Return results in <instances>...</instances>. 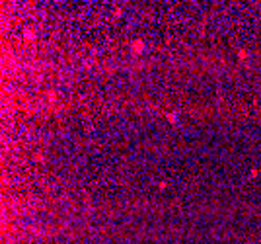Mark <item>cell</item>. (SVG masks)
Wrapping results in <instances>:
<instances>
[{"instance_id": "cell-4", "label": "cell", "mask_w": 261, "mask_h": 244, "mask_svg": "<svg viewBox=\"0 0 261 244\" xmlns=\"http://www.w3.org/2000/svg\"><path fill=\"white\" fill-rule=\"evenodd\" d=\"M257 174H259V170H257V168H253V170H252V172H249V178H255Z\"/></svg>"}, {"instance_id": "cell-5", "label": "cell", "mask_w": 261, "mask_h": 244, "mask_svg": "<svg viewBox=\"0 0 261 244\" xmlns=\"http://www.w3.org/2000/svg\"><path fill=\"white\" fill-rule=\"evenodd\" d=\"M238 57H240V59H244V57H247V53H246V51H244V49H242V51L238 53Z\"/></svg>"}, {"instance_id": "cell-3", "label": "cell", "mask_w": 261, "mask_h": 244, "mask_svg": "<svg viewBox=\"0 0 261 244\" xmlns=\"http://www.w3.org/2000/svg\"><path fill=\"white\" fill-rule=\"evenodd\" d=\"M166 117H168V121H170V123H175V121H177V117H175V113H168V115H166Z\"/></svg>"}, {"instance_id": "cell-6", "label": "cell", "mask_w": 261, "mask_h": 244, "mask_svg": "<svg viewBox=\"0 0 261 244\" xmlns=\"http://www.w3.org/2000/svg\"><path fill=\"white\" fill-rule=\"evenodd\" d=\"M246 244H247V242H246Z\"/></svg>"}, {"instance_id": "cell-1", "label": "cell", "mask_w": 261, "mask_h": 244, "mask_svg": "<svg viewBox=\"0 0 261 244\" xmlns=\"http://www.w3.org/2000/svg\"><path fill=\"white\" fill-rule=\"evenodd\" d=\"M142 49H144V41H142V39H136V41L130 43V51L135 53V55H140Z\"/></svg>"}, {"instance_id": "cell-2", "label": "cell", "mask_w": 261, "mask_h": 244, "mask_svg": "<svg viewBox=\"0 0 261 244\" xmlns=\"http://www.w3.org/2000/svg\"><path fill=\"white\" fill-rule=\"evenodd\" d=\"M23 35H25V39L33 41V31H31V29H25V31H23Z\"/></svg>"}]
</instances>
